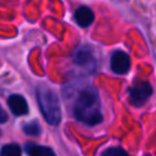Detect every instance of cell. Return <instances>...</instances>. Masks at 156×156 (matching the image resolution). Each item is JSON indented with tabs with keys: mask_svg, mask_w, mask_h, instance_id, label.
I'll return each mask as SVG.
<instances>
[{
	"mask_svg": "<svg viewBox=\"0 0 156 156\" xmlns=\"http://www.w3.org/2000/svg\"><path fill=\"white\" fill-rule=\"evenodd\" d=\"M130 58L129 56L121 50H117L111 56V68L117 74H124L129 71Z\"/></svg>",
	"mask_w": 156,
	"mask_h": 156,
	"instance_id": "4",
	"label": "cell"
},
{
	"mask_svg": "<svg viewBox=\"0 0 156 156\" xmlns=\"http://www.w3.org/2000/svg\"><path fill=\"white\" fill-rule=\"evenodd\" d=\"M74 20L80 27H88L94 21V13L89 7L80 6L74 12Z\"/></svg>",
	"mask_w": 156,
	"mask_h": 156,
	"instance_id": "6",
	"label": "cell"
},
{
	"mask_svg": "<svg viewBox=\"0 0 156 156\" xmlns=\"http://www.w3.org/2000/svg\"><path fill=\"white\" fill-rule=\"evenodd\" d=\"M24 149H26V152L28 154V156H55L54 151L50 147L38 145V144H34V143L26 144Z\"/></svg>",
	"mask_w": 156,
	"mask_h": 156,
	"instance_id": "7",
	"label": "cell"
},
{
	"mask_svg": "<svg viewBox=\"0 0 156 156\" xmlns=\"http://www.w3.org/2000/svg\"><path fill=\"white\" fill-rule=\"evenodd\" d=\"M0 156H22V150H21L20 145H17L15 143L6 144L1 149Z\"/></svg>",
	"mask_w": 156,
	"mask_h": 156,
	"instance_id": "9",
	"label": "cell"
},
{
	"mask_svg": "<svg viewBox=\"0 0 156 156\" xmlns=\"http://www.w3.org/2000/svg\"><path fill=\"white\" fill-rule=\"evenodd\" d=\"M23 132L28 135H33V136H37L40 134V127L39 124L33 121V122H29V123H26L23 126Z\"/></svg>",
	"mask_w": 156,
	"mask_h": 156,
	"instance_id": "10",
	"label": "cell"
},
{
	"mask_svg": "<svg viewBox=\"0 0 156 156\" xmlns=\"http://www.w3.org/2000/svg\"><path fill=\"white\" fill-rule=\"evenodd\" d=\"M74 117L89 126L98 124L102 121V115L100 111V104H99V94L93 88H84L74 104Z\"/></svg>",
	"mask_w": 156,
	"mask_h": 156,
	"instance_id": "1",
	"label": "cell"
},
{
	"mask_svg": "<svg viewBox=\"0 0 156 156\" xmlns=\"http://www.w3.org/2000/svg\"><path fill=\"white\" fill-rule=\"evenodd\" d=\"M37 100L45 121L51 126H57L61 121V110L57 95L48 87L37 89Z\"/></svg>",
	"mask_w": 156,
	"mask_h": 156,
	"instance_id": "2",
	"label": "cell"
},
{
	"mask_svg": "<svg viewBox=\"0 0 156 156\" xmlns=\"http://www.w3.org/2000/svg\"><path fill=\"white\" fill-rule=\"evenodd\" d=\"M91 58L93 56L88 48H80L74 54V62L78 65H88Z\"/></svg>",
	"mask_w": 156,
	"mask_h": 156,
	"instance_id": "8",
	"label": "cell"
},
{
	"mask_svg": "<svg viewBox=\"0 0 156 156\" xmlns=\"http://www.w3.org/2000/svg\"><path fill=\"white\" fill-rule=\"evenodd\" d=\"M7 105L11 112L16 116H22L28 112V104L22 95L18 94L10 95V98L7 99Z\"/></svg>",
	"mask_w": 156,
	"mask_h": 156,
	"instance_id": "5",
	"label": "cell"
},
{
	"mask_svg": "<svg viewBox=\"0 0 156 156\" xmlns=\"http://www.w3.org/2000/svg\"><path fill=\"white\" fill-rule=\"evenodd\" d=\"M151 94H152V88L150 83L146 80H138L129 88L130 102L136 107L144 105L147 101V99L151 96Z\"/></svg>",
	"mask_w": 156,
	"mask_h": 156,
	"instance_id": "3",
	"label": "cell"
},
{
	"mask_svg": "<svg viewBox=\"0 0 156 156\" xmlns=\"http://www.w3.org/2000/svg\"><path fill=\"white\" fill-rule=\"evenodd\" d=\"M101 156H129L127 154V151L119 146H112V147H108L106 149Z\"/></svg>",
	"mask_w": 156,
	"mask_h": 156,
	"instance_id": "11",
	"label": "cell"
},
{
	"mask_svg": "<svg viewBox=\"0 0 156 156\" xmlns=\"http://www.w3.org/2000/svg\"><path fill=\"white\" fill-rule=\"evenodd\" d=\"M6 121H7V113L5 112V110L0 105V123H4Z\"/></svg>",
	"mask_w": 156,
	"mask_h": 156,
	"instance_id": "12",
	"label": "cell"
}]
</instances>
